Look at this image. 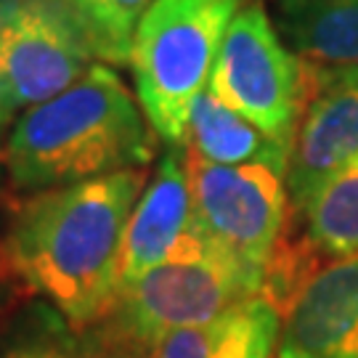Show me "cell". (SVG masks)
<instances>
[{
  "label": "cell",
  "mask_w": 358,
  "mask_h": 358,
  "mask_svg": "<svg viewBox=\"0 0 358 358\" xmlns=\"http://www.w3.org/2000/svg\"><path fill=\"white\" fill-rule=\"evenodd\" d=\"M16 112L11 103V96H8V88H6V80H3V72H0V146H3V133H6V125L11 115Z\"/></svg>",
  "instance_id": "ac0fdd59"
},
{
  "label": "cell",
  "mask_w": 358,
  "mask_h": 358,
  "mask_svg": "<svg viewBox=\"0 0 358 358\" xmlns=\"http://www.w3.org/2000/svg\"><path fill=\"white\" fill-rule=\"evenodd\" d=\"M194 236H199V229L194 223L186 152L170 146L128 217L120 250V289L165 263Z\"/></svg>",
  "instance_id": "30bf717a"
},
{
  "label": "cell",
  "mask_w": 358,
  "mask_h": 358,
  "mask_svg": "<svg viewBox=\"0 0 358 358\" xmlns=\"http://www.w3.org/2000/svg\"><path fill=\"white\" fill-rule=\"evenodd\" d=\"M157 133L112 64H96L56 99L24 109L3 143L6 178L16 194H40L146 167Z\"/></svg>",
  "instance_id": "7a4b0ae2"
},
{
  "label": "cell",
  "mask_w": 358,
  "mask_h": 358,
  "mask_svg": "<svg viewBox=\"0 0 358 358\" xmlns=\"http://www.w3.org/2000/svg\"><path fill=\"white\" fill-rule=\"evenodd\" d=\"M316 85V66L282 40L268 11L247 3L220 43L207 88L276 141L292 143Z\"/></svg>",
  "instance_id": "5b68a950"
},
{
  "label": "cell",
  "mask_w": 358,
  "mask_h": 358,
  "mask_svg": "<svg viewBox=\"0 0 358 358\" xmlns=\"http://www.w3.org/2000/svg\"><path fill=\"white\" fill-rule=\"evenodd\" d=\"M186 152L213 165H268L287 173L292 143L276 141L205 88L189 112Z\"/></svg>",
  "instance_id": "7c38bea8"
},
{
  "label": "cell",
  "mask_w": 358,
  "mask_h": 358,
  "mask_svg": "<svg viewBox=\"0 0 358 358\" xmlns=\"http://www.w3.org/2000/svg\"><path fill=\"white\" fill-rule=\"evenodd\" d=\"M149 180L146 167L27 196L0 257L19 287L88 332L120 292V250L128 217Z\"/></svg>",
  "instance_id": "6da1fadb"
},
{
  "label": "cell",
  "mask_w": 358,
  "mask_h": 358,
  "mask_svg": "<svg viewBox=\"0 0 358 358\" xmlns=\"http://www.w3.org/2000/svg\"><path fill=\"white\" fill-rule=\"evenodd\" d=\"M19 284L16 279H13V273L8 271V266L3 263V257H0V303L6 300V292H8V284Z\"/></svg>",
  "instance_id": "ffe728a7"
},
{
  "label": "cell",
  "mask_w": 358,
  "mask_h": 358,
  "mask_svg": "<svg viewBox=\"0 0 358 358\" xmlns=\"http://www.w3.org/2000/svg\"><path fill=\"white\" fill-rule=\"evenodd\" d=\"M103 64L64 0H24L0 29V72L13 109L56 99Z\"/></svg>",
  "instance_id": "52a82bcc"
},
{
  "label": "cell",
  "mask_w": 358,
  "mask_h": 358,
  "mask_svg": "<svg viewBox=\"0 0 358 358\" xmlns=\"http://www.w3.org/2000/svg\"><path fill=\"white\" fill-rule=\"evenodd\" d=\"M83 337H85V348H88L85 358H149V353L141 348L130 345L125 340H117L106 332H99V329H88V332H83Z\"/></svg>",
  "instance_id": "e0dca14e"
},
{
  "label": "cell",
  "mask_w": 358,
  "mask_h": 358,
  "mask_svg": "<svg viewBox=\"0 0 358 358\" xmlns=\"http://www.w3.org/2000/svg\"><path fill=\"white\" fill-rule=\"evenodd\" d=\"M282 334V308L255 294L215 319L176 329L149 358H273Z\"/></svg>",
  "instance_id": "8fae6325"
},
{
  "label": "cell",
  "mask_w": 358,
  "mask_h": 358,
  "mask_svg": "<svg viewBox=\"0 0 358 358\" xmlns=\"http://www.w3.org/2000/svg\"><path fill=\"white\" fill-rule=\"evenodd\" d=\"M273 24L308 64H358V0H276Z\"/></svg>",
  "instance_id": "4fadbf2b"
},
{
  "label": "cell",
  "mask_w": 358,
  "mask_h": 358,
  "mask_svg": "<svg viewBox=\"0 0 358 358\" xmlns=\"http://www.w3.org/2000/svg\"><path fill=\"white\" fill-rule=\"evenodd\" d=\"M356 157L358 64L316 66V85L294 130L287 167L289 213L303 215L321 186Z\"/></svg>",
  "instance_id": "ba28073f"
},
{
  "label": "cell",
  "mask_w": 358,
  "mask_h": 358,
  "mask_svg": "<svg viewBox=\"0 0 358 358\" xmlns=\"http://www.w3.org/2000/svg\"><path fill=\"white\" fill-rule=\"evenodd\" d=\"M103 64L122 66L130 62V43L152 0H64Z\"/></svg>",
  "instance_id": "2e32d148"
},
{
  "label": "cell",
  "mask_w": 358,
  "mask_h": 358,
  "mask_svg": "<svg viewBox=\"0 0 358 358\" xmlns=\"http://www.w3.org/2000/svg\"><path fill=\"white\" fill-rule=\"evenodd\" d=\"M85 337L43 300L16 310L0 327V358H85Z\"/></svg>",
  "instance_id": "9a60e30c"
},
{
  "label": "cell",
  "mask_w": 358,
  "mask_h": 358,
  "mask_svg": "<svg viewBox=\"0 0 358 358\" xmlns=\"http://www.w3.org/2000/svg\"><path fill=\"white\" fill-rule=\"evenodd\" d=\"M279 358H358V252L313 271L294 292Z\"/></svg>",
  "instance_id": "9c48e42d"
},
{
  "label": "cell",
  "mask_w": 358,
  "mask_h": 358,
  "mask_svg": "<svg viewBox=\"0 0 358 358\" xmlns=\"http://www.w3.org/2000/svg\"><path fill=\"white\" fill-rule=\"evenodd\" d=\"M255 294H263V282L199 234L165 263L122 287L112 310L93 329L152 356L154 345L170 332L205 324Z\"/></svg>",
  "instance_id": "277c9868"
},
{
  "label": "cell",
  "mask_w": 358,
  "mask_h": 358,
  "mask_svg": "<svg viewBox=\"0 0 358 358\" xmlns=\"http://www.w3.org/2000/svg\"><path fill=\"white\" fill-rule=\"evenodd\" d=\"M250 0H152L130 43L136 99L154 133L180 146L196 96L207 88L220 43Z\"/></svg>",
  "instance_id": "3957f363"
},
{
  "label": "cell",
  "mask_w": 358,
  "mask_h": 358,
  "mask_svg": "<svg viewBox=\"0 0 358 358\" xmlns=\"http://www.w3.org/2000/svg\"><path fill=\"white\" fill-rule=\"evenodd\" d=\"M186 165L199 234L266 289L289 217L287 173L268 165H213L192 152Z\"/></svg>",
  "instance_id": "8992f818"
},
{
  "label": "cell",
  "mask_w": 358,
  "mask_h": 358,
  "mask_svg": "<svg viewBox=\"0 0 358 358\" xmlns=\"http://www.w3.org/2000/svg\"><path fill=\"white\" fill-rule=\"evenodd\" d=\"M306 247L310 255L348 257L358 252V157L319 189L306 213Z\"/></svg>",
  "instance_id": "5bb4252c"
},
{
  "label": "cell",
  "mask_w": 358,
  "mask_h": 358,
  "mask_svg": "<svg viewBox=\"0 0 358 358\" xmlns=\"http://www.w3.org/2000/svg\"><path fill=\"white\" fill-rule=\"evenodd\" d=\"M22 6H24V0H0V29L11 22Z\"/></svg>",
  "instance_id": "d6986e66"
}]
</instances>
